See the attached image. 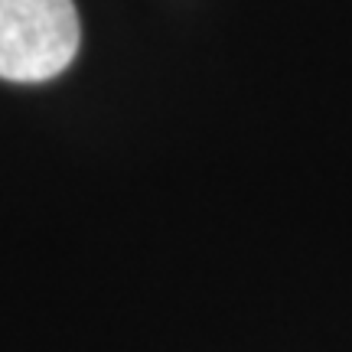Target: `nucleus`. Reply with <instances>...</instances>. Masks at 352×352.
I'll list each match as a JSON object with an SVG mask.
<instances>
[{"label": "nucleus", "instance_id": "obj_1", "mask_svg": "<svg viewBox=\"0 0 352 352\" xmlns=\"http://www.w3.org/2000/svg\"><path fill=\"white\" fill-rule=\"evenodd\" d=\"M72 0H0V78L46 82L69 69L78 52Z\"/></svg>", "mask_w": 352, "mask_h": 352}]
</instances>
